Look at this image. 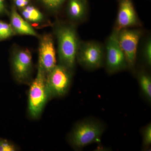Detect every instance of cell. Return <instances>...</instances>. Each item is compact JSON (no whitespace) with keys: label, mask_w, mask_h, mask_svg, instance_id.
<instances>
[{"label":"cell","mask_w":151,"mask_h":151,"mask_svg":"<svg viewBox=\"0 0 151 151\" xmlns=\"http://www.w3.org/2000/svg\"><path fill=\"white\" fill-rule=\"evenodd\" d=\"M60 63L71 70L75 66L80 40L75 25L58 23L55 27Z\"/></svg>","instance_id":"obj_1"},{"label":"cell","mask_w":151,"mask_h":151,"mask_svg":"<svg viewBox=\"0 0 151 151\" xmlns=\"http://www.w3.org/2000/svg\"><path fill=\"white\" fill-rule=\"evenodd\" d=\"M104 128L99 122L86 120L78 123L70 136L72 146L76 149H81L94 142H100Z\"/></svg>","instance_id":"obj_2"},{"label":"cell","mask_w":151,"mask_h":151,"mask_svg":"<svg viewBox=\"0 0 151 151\" xmlns=\"http://www.w3.org/2000/svg\"><path fill=\"white\" fill-rule=\"evenodd\" d=\"M76 59L86 69L92 70L100 68L105 61V46L95 41H80Z\"/></svg>","instance_id":"obj_3"},{"label":"cell","mask_w":151,"mask_h":151,"mask_svg":"<svg viewBox=\"0 0 151 151\" xmlns=\"http://www.w3.org/2000/svg\"><path fill=\"white\" fill-rule=\"evenodd\" d=\"M46 76V73L38 61L37 74L29 92V111L31 115L34 118L40 115L48 98L45 84Z\"/></svg>","instance_id":"obj_4"},{"label":"cell","mask_w":151,"mask_h":151,"mask_svg":"<svg viewBox=\"0 0 151 151\" xmlns=\"http://www.w3.org/2000/svg\"><path fill=\"white\" fill-rule=\"evenodd\" d=\"M119 31L113 28L104 45L106 69L109 73H116L128 68L125 55L118 40Z\"/></svg>","instance_id":"obj_5"},{"label":"cell","mask_w":151,"mask_h":151,"mask_svg":"<svg viewBox=\"0 0 151 151\" xmlns=\"http://www.w3.org/2000/svg\"><path fill=\"white\" fill-rule=\"evenodd\" d=\"M71 72L59 64L46 74L45 84L48 97L63 96L67 92L71 80Z\"/></svg>","instance_id":"obj_6"},{"label":"cell","mask_w":151,"mask_h":151,"mask_svg":"<svg viewBox=\"0 0 151 151\" xmlns=\"http://www.w3.org/2000/svg\"><path fill=\"white\" fill-rule=\"evenodd\" d=\"M144 32L139 29H124L118 32L119 45L124 52L128 68L133 69L137 59L139 42Z\"/></svg>","instance_id":"obj_7"},{"label":"cell","mask_w":151,"mask_h":151,"mask_svg":"<svg viewBox=\"0 0 151 151\" xmlns=\"http://www.w3.org/2000/svg\"><path fill=\"white\" fill-rule=\"evenodd\" d=\"M119 4L118 15L114 28L124 29L142 26L132 0H117Z\"/></svg>","instance_id":"obj_8"},{"label":"cell","mask_w":151,"mask_h":151,"mask_svg":"<svg viewBox=\"0 0 151 151\" xmlns=\"http://www.w3.org/2000/svg\"><path fill=\"white\" fill-rule=\"evenodd\" d=\"M12 66L17 80L21 82L26 81L32 68V57L29 50L21 49L14 52L12 58Z\"/></svg>","instance_id":"obj_9"},{"label":"cell","mask_w":151,"mask_h":151,"mask_svg":"<svg viewBox=\"0 0 151 151\" xmlns=\"http://www.w3.org/2000/svg\"><path fill=\"white\" fill-rule=\"evenodd\" d=\"M38 61L43 67L46 74L56 65V54L54 42L50 35L42 37L39 47Z\"/></svg>","instance_id":"obj_10"},{"label":"cell","mask_w":151,"mask_h":151,"mask_svg":"<svg viewBox=\"0 0 151 151\" xmlns=\"http://www.w3.org/2000/svg\"><path fill=\"white\" fill-rule=\"evenodd\" d=\"M68 16L73 22H82L88 16L87 0H68L67 7Z\"/></svg>","instance_id":"obj_11"},{"label":"cell","mask_w":151,"mask_h":151,"mask_svg":"<svg viewBox=\"0 0 151 151\" xmlns=\"http://www.w3.org/2000/svg\"><path fill=\"white\" fill-rule=\"evenodd\" d=\"M10 21L11 26L15 33L37 36L35 31L27 21L19 14L15 7H13L11 10Z\"/></svg>","instance_id":"obj_12"},{"label":"cell","mask_w":151,"mask_h":151,"mask_svg":"<svg viewBox=\"0 0 151 151\" xmlns=\"http://www.w3.org/2000/svg\"><path fill=\"white\" fill-rule=\"evenodd\" d=\"M22 14L27 21L31 22H39L43 19V16L42 13L33 6H27L25 7L22 11Z\"/></svg>","instance_id":"obj_13"},{"label":"cell","mask_w":151,"mask_h":151,"mask_svg":"<svg viewBox=\"0 0 151 151\" xmlns=\"http://www.w3.org/2000/svg\"><path fill=\"white\" fill-rule=\"evenodd\" d=\"M138 79L144 94L149 100L151 99V78L146 72L142 71L139 73Z\"/></svg>","instance_id":"obj_14"},{"label":"cell","mask_w":151,"mask_h":151,"mask_svg":"<svg viewBox=\"0 0 151 151\" xmlns=\"http://www.w3.org/2000/svg\"><path fill=\"white\" fill-rule=\"evenodd\" d=\"M142 53L143 58L149 66L151 64V38L149 35L143 42L142 47Z\"/></svg>","instance_id":"obj_15"},{"label":"cell","mask_w":151,"mask_h":151,"mask_svg":"<svg viewBox=\"0 0 151 151\" xmlns=\"http://www.w3.org/2000/svg\"><path fill=\"white\" fill-rule=\"evenodd\" d=\"M15 34L10 24L0 20V41L6 39Z\"/></svg>","instance_id":"obj_16"},{"label":"cell","mask_w":151,"mask_h":151,"mask_svg":"<svg viewBox=\"0 0 151 151\" xmlns=\"http://www.w3.org/2000/svg\"><path fill=\"white\" fill-rule=\"evenodd\" d=\"M47 8L51 11L59 10L66 0H40Z\"/></svg>","instance_id":"obj_17"},{"label":"cell","mask_w":151,"mask_h":151,"mask_svg":"<svg viewBox=\"0 0 151 151\" xmlns=\"http://www.w3.org/2000/svg\"><path fill=\"white\" fill-rule=\"evenodd\" d=\"M143 146L149 147L151 144V125L149 124L143 131Z\"/></svg>","instance_id":"obj_18"},{"label":"cell","mask_w":151,"mask_h":151,"mask_svg":"<svg viewBox=\"0 0 151 151\" xmlns=\"http://www.w3.org/2000/svg\"><path fill=\"white\" fill-rule=\"evenodd\" d=\"M15 146L12 143L5 139L0 138V151L16 150Z\"/></svg>","instance_id":"obj_19"},{"label":"cell","mask_w":151,"mask_h":151,"mask_svg":"<svg viewBox=\"0 0 151 151\" xmlns=\"http://www.w3.org/2000/svg\"><path fill=\"white\" fill-rule=\"evenodd\" d=\"M17 6L19 8H24L28 4L29 0H13Z\"/></svg>","instance_id":"obj_20"},{"label":"cell","mask_w":151,"mask_h":151,"mask_svg":"<svg viewBox=\"0 0 151 151\" xmlns=\"http://www.w3.org/2000/svg\"><path fill=\"white\" fill-rule=\"evenodd\" d=\"M5 10L4 0H0V14Z\"/></svg>","instance_id":"obj_21"}]
</instances>
